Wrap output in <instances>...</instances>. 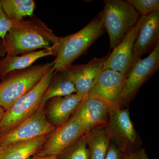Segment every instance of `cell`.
Instances as JSON below:
<instances>
[{"mask_svg": "<svg viewBox=\"0 0 159 159\" xmlns=\"http://www.w3.org/2000/svg\"><path fill=\"white\" fill-rule=\"evenodd\" d=\"M107 129L111 140L123 153L141 147V139L131 120L128 108H110Z\"/></svg>", "mask_w": 159, "mask_h": 159, "instance_id": "6", "label": "cell"}, {"mask_svg": "<svg viewBox=\"0 0 159 159\" xmlns=\"http://www.w3.org/2000/svg\"><path fill=\"white\" fill-rule=\"evenodd\" d=\"M5 111V109L0 104V124H1V122H2V119Z\"/></svg>", "mask_w": 159, "mask_h": 159, "instance_id": "28", "label": "cell"}, {"mask_svg": "<svg viewBox=\"0 0 159 159\" xmlns=\"http://www.w3.org/2000/svg\"><path fill=\"white\" fill-rule=\"evenodd\" d=\"M6 54V52L3 46L2 39L0 38V57H4Z\"/></svg>", "mask_w": 159, "mask_h": 159, "instance_id": "27", "label": "cell"}, {"mask_svg": "<svg viewBox=\"0 0 159 159\" xmlns=\"http://www.w3.org/2000/svg\"><path fill=\"white\" fill-rule=\"evenodd\" d=\"M139 30V24L131 30L120 43L107 57L103 70H110L127 77L133 67L139 60L134 54V46Z\"/></svg>", "mask_w": 159, "mask_h": 159, "instance_id": "11", "label": "cell"}, {"mask_svg": "<svg viewBox=\"0 0 159 159\" xmlns=\"http://www.w3.org/2000/svg\"><path fill=\"white\" fill-rule=\"evenodd\" d=\"M12 21L3 10L0 0V38L3 39L11 28Z\"/></svg>", "mask_w": 159, "mask_h": 159, "instance_id": "23", "label": "cell"}, {"mask_svg": "<svg viewBox=\"0 0 159 159\" xmlns=\"http://www.w3.org/2000/svg\"><path fill=\"white\" fill-rule=\"evenodd\" d=\"M110 108L102 100L87 97L83 99L73 116L78 120L86 132L107 125Z\"/></svg>", "mask_w": 159, "mask_h": 159, "instance_id": "13", "label": "cell"}, {"mask_svg": "<svg viewBox=\"0 0 159 159\" xmlns=\"http://www.w3.org/2000/svg\"><path fill=\"white\" fill-rule=\"evenodd\" d=\"M126 77L117 71L103 70L95 80L87 97L100 99L110 108L122 107L124 106L122 95Z\"/></svg>", "mask_w": 159, "mask_h": 159, "instance_id": "8", "label": "cell"}, {"mask_svg": "<svg viewBox=\"0 0 159 159\" xmlns=\"http://www.w3.org/2000/svg\"><path fill=\"white\" fill-rule=\"evenodd\" d=\"M101 11L83 29L65 37H58L53 69L57 73L72 66L104 33Z\"/></svg>", "mask_w": 159, "mask_h": 159, "instance_id": "2", "label": "cell"}, {"mask_svg": "<svg viewBox=\"0 0 159 159\" xmlns=\"http://www.w3.org/2000/svg\"><path fill=\"white\" fill-rule=\"evenodd\" d=\"M1 3L4 12L12 20L34 15L35 2L33 0H1Z\"/></svg>", "mask_w": 159, "mask_h": 159, "instance_id": "20", "label": "cell"}, {"mask_svg": "<svg viewBox=\"0 0 159 159\" xmlns=\"http://www.w3.org/2000/svg\"><path fill=\"white\" fill-rule=\"evenodd\" d=\"M9 31L2 39L6 54L19 55L38 49L52 48L58 41L52 29L34 15L30 19L12 20Z\"/></svg>", "mask_w": 159, "mask_h": 159, "instance_id": "1", "label": "cell"}, {"mask_svg": "<svg viewBox=\"0 0 159 159\" xmlns=\"http://www.w3.org/2000/svg\"><path fill=\"white\" fill-rule=\"evenodd\" d=\"M101 11L103 27L109 36L111 48H115L136 25L140 14L128 1L105 0Z\"/></svg>", "mask_w": 159, "mask_h": 159, "instance_id": "3", "label": "cell"}, {"mask_svg": "<svg viewBox=\"0 0 159 159\" xmlns=\"http://www.w3.org/2000/svg\"><path fill=\"white\" fill-rule=\"evenodd\" d=\"M139 30L134 46V54L137 59L150 53L159 44V11L147 15H140Z\"/></svg>", "mask_w": 159, "mask_h": 159, "instance_id": "12", "label": "cell"}, {"mask_svg": "<svg viewBox=\"0 0 159 159\" xmlns=\"http://www.w3.org/2000/svg\"><path fill=\"white\" fill-rule=\"evenodd\" d=\"M146 149L139 147L125 152L122 159H150L146 152Z\"/></svg>", "mask_w": 159, "mask_h": 159, "instance_id": "24", "label": "cell"}, {"mask_svg": "<svg viewBox=\"0 0 159 159\" xmlns=\"http://www.w3.org/2000/svg\"><path fill=\"white\" fill-rule=\"evenodd\" d=\"M124 153L111 140L105 159H122Z\"/></svg>", "mask_w": 159, "mask_h": 159, "instance_id": "25", "label": "cell"}, {"mask_svg": "<svg viewBox=\"0 0 159 159\" xmlns=\"http://www.w3.org/2000/svg\"><path fill=\"white\" fill-rule=\"evenodd\" d=\"M140 15H147L159 11V0H127Z\"/></svg>", "mask_w": 159, "mask_h": 159, "instance_id": "22", "label": "cell"}, {"mask_svg": "<svg viewBox=\"0 0 159 159\" xmlns=\"http://www.w3.org/2000/svg\"><path fill=\"white\" fill-rule=\"evenodd\" d=\"M83 137L88 148L89 159H105L111 142L107 125L89 130Z\"/></svg>", "mask_w": 159, "mask_h": 159, "instance_id": "18", "label": "cell"}, {"mask_svg": "<svg viewBox=\"0 0 159 159\" xmlns=\"http://www.w3.org/2000/svg\"><path fill=\"white\" fill-rule=\"evenodd\" d=\"M84 98L77 93L51 98L44 106L46 118L56 127L64 124L74 115Z\"/></svg>", "mask_w": 159, "mask_h": 159, "instance_id": "14", "label": "cell"}, {"mask_svg": "<svg viewBox=\"0 0 159 159\" xmlns=\"http://www.w3.org/2000/svg\"><path fill=\"white\" fill-rule=\"evenodd\" d=\"M107 57L94 58L86 64L70 66L76 93L83 98L88 96L95 80L103 70Z\"/></svg>", "mask_w": 159, "mask_h": 159, "instance_id": "15", "label": "cell"}, {"mask_svg": "<svg viewBox=\"0 0 159 159\" xmlns=\"http://www.w3.org/2000/svg\"><path fill=\"white\" fill-rule=\"evenodd\" d=\"M3 150V148L1 145H0V155H1V153H2V151Z\"/></svg>", "mask_w": 159, "mask_h": 159, "instance_id": "29", "label": "cell"}, {"mask_svg": "<svg viewBox=\"0 0 159 159\" xmlns=\"http://www.w3.org/2000/svg\"><path fill=\"white\" fill-rule=\"evenodd\" d=\"M83 136L56 156V159H89L88 148Z\"/></svg>", "mask_w": 159, "mask_h": 159, "instance_id": "21", "label": "cell"}, {"mask_svg": "<svg viewBox=\"0 0 159 159\" xmlns=\"http://www.w3.org/2000/svg\"><path fill=\"white\" fill-rule=\"evenodd\" d=\"M85 133L78 120L72 116L66 123L56 127L49 135L46 142L36 154L57 156Z\"/></svg>", "mask_w": 159, "mask_h": 159, "instance_id": "10", "label": "cell"}, {"mask_svg": "<svg viewBox=\"0 0 159 159\" xmlns=\"http://www.w3.org/2000/svg\"><path fill=\"white\" fill-rule=\"evenodd\" d=\"M74 93H76V90L69 67L54 74L44 94L42 104L45 106L48 100L54 97Z\"/></svg>", "mask_w": 159, "mask_h": 159, "instance_id": "19", "label": "cell"}, {"mask_svg": "<svg viewBox=\"0 0 159 159\" xmlns=\"http://www.w3.org/2000/svg\"><path fill=\"white\" fill-rule=\"evenodd\" d=\"M56 44L50 48L44 49L19 55L7 54L0 60V79H4L13 71L24 70L31 67L37 60L48 56H56Z\"/></svg>", "mask_w": 159, "mask_h": 159, "instance_id": "16", "label": "cell"}, {"mask_svg": "<svg viewBox=\"0 0 159 159\" xmlns=\"http://www.w3.org/2000/svg\"><path fill=\"white\" fill-rule=\"evenodd\" d=\"M54 66L53 61L7 74L0 83V104L5 111L16 99L34 88Z\"/></svg>", "mask_w": 159, "mask_h": 159, "instance_id": "5", "label": "cell"}, {"mask_svg": "<svg viewBox=\"0 0 159 159\" xmlns=\"http://www.w3.org/2000/svg\"><path fill=\"white\" fill-rule=\"evenodd\" d=\"M159 68V44L148 57L139 59L126 77L122 95L123 106L127 105L133 100L141 87Z\"/></svg>", "mask_w": 159, "mask_h": 159, "instance_id": "9", "label": "cell"}, {"mask_svg": "<svg viewBox=\"0 0 159 159\" xmlns=\"http://www.w3.org/2000/svg\"><path fill=\"white\" fill-rule=\"evenodd\" d=\"M56 128L46 118L44 106L41 103L31 116L0 137V145L4 148L17 142L47 135Z\"/></svg>", "mask_w": 159, "mask_h": 159, "instance_id": "7", "label": "cell"}, {"mask_svg": "<svg viewBox=\"0 0 159 159\" xmlns=\"http://www.w3.org/2000/svg\"><path fill=\"white\" fill-rule=\"evenodd\" d=\"M49 134L6 146L3 148L0 159H30L38 153Z\"/></svg>", "mask_w": 159, "mask_h": 159, "instance_id": "17", "label": "cell"}, {"mask_svg": "<svg viewBox=\"0 0 159 159\" xmlns=\"http://www.w3.org/2000/svg\"><path fill=\"white\" fill-rule=\"evenodd\" d=\"M29 159H56L55 155L40 156L35 154Z\"/></svg>", "mask_w": 159, "mask_h": 159, "instance_id": "26", "label": "cell"}, {"mask_svg": "<svg viewBox=\"0 0 159 159\" xmlns=\"http://www.w3.org/2000/svg\"><path fill=\"white\" fill-rule=\"evenodd\" d=\"M55 74L52 68L34 88L16 99L5 111L0 124V137L31 116L41 104L44 94Z\"/></svg>", "mask_w": 159, "mask_h": 159, "instance_id": "4", "label": "cell"}]
</instances>
